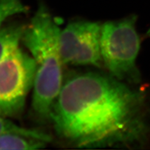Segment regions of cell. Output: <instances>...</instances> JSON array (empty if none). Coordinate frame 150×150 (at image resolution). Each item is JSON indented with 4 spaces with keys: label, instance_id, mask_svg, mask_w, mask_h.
<instances>
[{
    "label": "cell",
    "instance_id": "cell-1",
    "mask_svg": "<svg viewBox=\"0 0 150 150\" xmlns=\"http://www.w3.org/2000/svg\"><path fill=\"white\" fill-rule=\"evenodd\" d=\"M146 95L112 76L74 74L62 85L51 110L56 132L75 147L139 148L150 132Z\"/></svg>",
    "mask_w": 150,
    "mask_h": 150
},
{
    "label": "cell",
    "instance_id": "cell-2",
    "mask_svg": "<svg viewBox=\"0 0 150 150\" xmlns=\"http://www.w3.org/2000/svg\"><path fill=\"white\" fill-rule=\"evenodd\" d=\"M60 31L48 9L40 5L22 38L36 64L32 108L41 121L50 120L51 110L63 85Z\"/></svg>",
    "mask_w": 150,
    "mask_h": 150
},
{
    "label": "cell",
    "instance_id": "cell-3",
    "mask_svg": "<svg viewBox=\"0 0 150 150\" xmlns=\"http://www.w3.org/2000/svg\"><path fill=\"white\" fill-rule=\"evenodd\" d=\"M136 21L135 16L108 21L101 25V38L103 62L111 76L133 84L141 81L136 64L140 48Z\"/></svg>",
    "mask_w": 150,
    "mask_h": 150
},
{
    "label": "cell",
    "instance_id": "cell-4",
    "mask_svg": "<svg viewBox=\"0 0 150 150\" xmlns=\"http://www.w3.org/2000/svg\"><path fill=\"white\" fill-rule=\"evenodd\" d=\"M36 72L35 59L20 48L0 62V116L9 118L21 115Z\"/></svg>",
    "mask_w": 150,
    "mask_h": 150
},
{
    "label": "cell",
    "instance_id": "cell-5",
    "mask_svg": "<svg viewBox=\"0 0 150 150\" xmlns=\"http://www.w3.org/2000/svg\"><path fill=\"white\" fill-rule=\"evenodd\" d=\"M101 25L88 21L69 23L59 35L60 53L63 64L101 67L103 62Z\"/></svg>",
    "mask_w": 150,
    "mask_h": 150
},
{
    "label": "cell",
    "instance_id": "cell-6",
    "mask_svg": "<svg viewBox=\"0 0 150 150\" xmlns=\"http://www.w3.org/2000/svg\"><path fill=\"white\" fill-rule=\"evenodd\" d=\"M26 25L18 23L0 28V62L19 48Z\"/></svg>",
    "mask_w": 150,
    "mask_h": 150
},
{
    "label": "cell",
    "instance_id": "cell-7",
    "mask_svg": "<svg viewBox=\"0 0 150 150\" xmlns=\"http://www.w3.org/2000/svg\"><path fill=\"white\" fill-rule=\"evenodd\" d=\"M44 141L9 133L0 136V150H35L44 148L48 144Z\"/></svg>",
    "mask_w": 150,
    "mask_h": 150
},
{
    "label": "cell",
    "instance_id": "cell-8",
    "mask_svg": "<svg viewBox=\"0 0 150 150\" xmlns=\"http://www.w3.org/2000/svg\"><path fill=\"white\" fill-rule=\"evenodd\" d=\"M9 133L21 134L25 137L44 141L47 143H50L52 140L51 136L43 131L21 127L11 121L8 118L0 116V136Z\"/></svg>",
    "mask_w": 150,
    "mask_h": 150
},
{
    "label": "cell",
    "instance_id": "cell-9",
    "mask_svg": "<svg viewBox=\"0 0 150 150\" xmlns=\"http://www.w3.org/2000/svg\"><path fill=\"white\" fill-rule=\"evenodd\" d=\"M27 11L22 0H0V28L9 17Z\"/></svg>",
    "mask_w": 150,
    "mask_h": 150
}]
</instances>
